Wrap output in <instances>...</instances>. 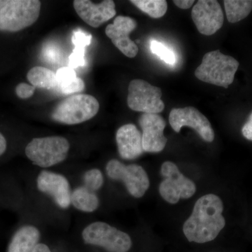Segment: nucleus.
<instances>
[{
  "label": "nucleus",
  "mask_w": 252,
  "mask_h": 252,
  "mask_svg": "<svg viewBox=\"0 0 252 252\" xmlns=\"http://www.w3.org/2000/svg\"><path fill=\"white\" fill-rule=\"evenodd\" d=\"M223 211V202L215 194H207L199 198L184 224L183 232L187 240L199 244L215 240L225 225Z\"/></svg>",
  "instance_id": "f257e3e1"
},
{
  "label": "nucleus",
  "mask_w": 252,
  "mask_h": 252,
  "mask_svg": "<svg viewBox=\"0 0 252 252\" xmlns=\"http://www.w3.org/2000/svg\"><path fill=\"white\" fill-rule=\"evenodd\" d=\"M239 62L220 51H211L204 56L201 64L195 71L199 80L228 89L234 81Z\"/></svg>",
  "instance_id": "f03ea898"
},
{
  "label": "nucleus",
  "mask_w": 252,
  "mask_h": 252,
  "mask_svg": "<svg viewBox=\"0 0 252 252\" xmlns=\"http://www.w3.org/2000/svg\"><path fill=\"white\" fill-rule=\"evenodd\" d=\"M99 109L98 101L94 96L77 94L60 102L53 111L51 117L61 124L75 125L90 120Z\"/></svg>",
  "instance_id": "7ed1b4c3"
},
{
  "label": "nucleus",
  "mask_w": 252,
  "mask_h": 252,
  "mask_svg": "<svg viewBox=\"0 0 252 252\" xmlns=\"http://www.w3.org/2000/svg\"><path fill=\"white\" fill-rule=\"evenodd\" d=\"M69 148V141L64 137H37L28 143L26 154L34 165L45 168L64 161L67 157Z\"/></svg>",
  "instance_id": "20e7f679"
},
{
  "label": "nucleus",
  "mask_w": 252,
  "mask_h": 252,
  "mask_svg": "<svg viewBox=\"0 0 252 252\" xmlns=\"http://www.w3.org/2000/svg\"><path fill=\"white\" fill-rule=\"evenodd\" d=\"M38 0H10L0 9V31L15 32L36 22L40 14Z\"/></svg>",
  "instance_id": "39448f33"
},
{
  "label": "nucleus",
  "mask_w": 252,
  "mask_h": 252,
  "mask_svg": "<svg viewBox=\"0 0 252 252\" xmlns=\"http://www.w3.org/2000/svg\"><path fill=\"white\" fill-rule=\"evenodd\" d=\"M82 238L84 243L100 247L108 252H127L132 245L127 233L102 221L87 225L83 230Z\"/></svg>",
  "instance_id": "423d86ee"
},
{
  "label": "nucleus",
  "mask_w": 252,
  "mask_h": 252,
  "mask_svg": "<svg viewBox=\"0 0 252 252\" xmlns=\"http://www.w3.org/2000/svg\"><path fill=\"white\" fill-rule=\"evenodd\" d=\"M160 172L164 180L159 187V193L167 203L176 204L181 198H190L196 191L193 182L182 175L173 162H164Z\"/></svg>",
  "instance_id": "0eeeda50"
},
{
  "label": "nucleus",
  "mask_w": 252,
  "mask_h": 252,
  "mask_svg": "<svg viewBox=\"0 0 252 252\" xmlns=\"http://www.w3.org/2000/svg\"><path fill=\"white\" fill-rule=\"evenodd\" d=\"M106 172L112 180L124 182L127 191L135 198H142L149 188L148 175L143 167L137 164L125 165L112 159L107 162Z\"/></svg>",
  "instance_id": "6e6552de"
},
{
  "label": "nucleus",
  "mask_w": 252,
  "mask_h": 252,
  "mask_svg": "<svg viewBox=\"0 0 252 252\" xmlns=\"http://www.w3.org/2000/svg\"><path fill=\"white\" fill-rule=\"evenodd\" d=\"M161 97L160 88L142 79H135L129 84L127 105L135 112L158 114L165 108Z\"/></svg>",
  "instance_id": "1a4fd4ad"
},
{
  "label": "nucleus",
  "mask_w": 252,
  "mask_h": 252,
  "mask_svg": "<svg viewBox=\"0 0 252 252\" xmlns=\"http://www.w3.org/2000/svg\"><path fill=\"white\" fill-rule=\"evenodd\" d=\"M169 123L176 132H180L184 126L192 127L207 142L215 140V132L211 124L202 113L193 107L172 109L169 116Z\"/></svg>",
  "instance_id": "9d476101"
},
{
  "label": "nucleus",
  "mask_w": 252,
  "mask_h": 252,
  "mask_svg": "<svg viewBox=\"0 0 252 252\" xmlns=\"http://www.w3.org/2000/svg\"><path fill=\"white\" fill-rule=\"evenodd\" d=\"M191 17L199 32L204 35L215 34L223 26V11L216 0H199L191 11Z\"/></svg>",
  "instance_id": "9b49d317"
},
{
  "label": "nucleus",
  "mask_w": 252,
  "mask_h": 252,
  "mask_svg": "<svg viewBox=\"0 0 252 252\" xmlns=\"http://www.w3.org/2000/svg\"><path fill=\"white\" fill-rule=\"evenodd\" d=\"M142 130V147L144 152L158 153L165 149L167 139L163 135L166 122L155 114H143L139 119Z\"/></svg>",
  "instance_id": "f8f14e48"
},
{
  "label": "nucleus",
  "mask_w": 252,
  "mask_h": 252,
  "mask_svg": "<svg viewBox=\"0 0 252 252\" xmlns=\"http://www.w3.org/2000/svg\"><path fill=\"white\" fill-rule=\"evenodd\" d=\"M38 190L50 195L58 206L67 209L71 205L70 185L64 176L51 171H42L36 179Z\"/></svg>",
  "instance_id": "ddd939ff"
},
{
  "label": "nucleus",
  "mask_w": 252,
  "mask_h": 252,
  "mask_svg": "<svg viewBox=\"0 0 252 252\" xmlns=\"http://www.w3.org/2000/svg\"><path fill=\"white\" fill-rule=\"evenodd\" d=\"M137 27L133 18L127 16H118L113 24L106 28L105 33L113 44L127 57L135 58L138 54V46L130 39V33Z\"/></svg>",
  "instance_id": "4468645a"
},
{
  "label": "nucleus",
  "mask_w": 252,
  "mask_h": 252,
  "mask_svg": "<svg viewBox=\"0 0 252 252\" xmlns=\"http://www.w3.org/2000/svg\"><path fill=\"white\" fill-rule=\"evenodd\" d=\"M73 5L78 16L94 28L99 27L117 14L115 3L112 0H104L99 4H94L89 0H75Z\"/></svg>",
  "instance_id": "2eb2a0df"
},
{
  "label": "nucleus",
  "mask_w": 252,
  "mask_h": 252,
  "mask_svg": "<svg viewBox=\"0 0 252 252\" xmlns=\"http://www.w3.org/2000/svg\"><path fill=\"white\" fill-rule=\"evenodd\" d=\"M116 140L119 155L123 159L134 160L144 152L142 133L133 124H126L119 127Z\"/></svg>",
  "instance_id": "dca6fc26"
},
{
  "label": "nucleus",
  "mask_w": 252,
  "mask_h": 252,
  "mask_svg": "<svg viewBox=\"0 0 252 252\" xmlns=\"http://www.w3.org/2000/svg\"><path fill=\"white\" fill-rule=\"evenodd\" d=\"M40 232L34 225L21 227L10 242L8 252H32L38 245Z\"/></svg>",
  "instance_id": "f3484780"
},
{
  "label": "nucleus",
  "mask_w": 252,
  "mask_h": 252,
  "mask_svg": "<svg viewBox=\"0 0 252 252\" xmlns=\"http://www.w3.org/2000/svg\"><path fill=\"white\" fill-rule=\"evenodd\" d=\"M71 203L79 211L90 213L98 208L99 201L94 192L83 186L73 190L71 195Z\"/></svg>",
  "instance_id": "a211bd4d"
},
{
  "label": "nucleus",
  "mask_w": 252,
  "mask_h": 252,
  "mask_svg": "<svg viewBox=\"0 0 252 252\" xmlns=\"http://www.w3.org/2000/svg\"><path fill=\"white\" fill-rule=\"evenodd\" d=\"M28 81L32 86L39 89H54L58 86L56 74L47 68L36 66L32 68L27 74Z\"/></svg>",
  "instance_id": "6ab92c4d"
},
{
  "label": "nucleus",
  "mask_w": 252,
  "mask_h": 252,
  "mask_svg": "<svg viewBox=\"0 0 252 252\" xmlns=\"http://www.w3.org/2000/svg\"><path fill=\"white\" fill-rule=\"evenodd\" d=\"M223 3L229 23H238L245 19L252 11V0H225Z\"/></svg>",
  "instance_id": "aec40b11"
},
{
  "label": "nucleus",
  "mask_w": 252,
  "mask_h": 252,
  "mask_svg": "<svg viewBox=\"0 0 252 252\" xmlns=\"http://www.w3.org/2000/svg\"><path fill=\"white\" fill-rule=\"evenodd\" d=\"M130 2L153 18H161L167 12L165 0H131Z\"/></svg>",
  "instance_id": "412c9836"
},
{
  "label": "nucleus",
  "mask_w": 252,
  "mask_h": 252,
  "mask_svg": "<svg viewBox=\"0 0 252 252\" xmlns=\"http://www.w3.org/2000/svg\"><path fill=\"white\" fill-rule=\"evenodd\" d=\"M84 187L91 191L94 192L101 189L104 184V177L102 172L98 169H91L84 175Z\"/></svg>",
  "instance_id": "4be33fe9"
},
{
  "label": "nucleus",
  "mask_w": 252,
  "mask_h": 252,
  "mask_svg": "<svg viewBox=\"0 0 252 252\" xmlns=\"http://www.w3.org/2000/svg\"><path fill=\"white\" fill-rule=\"evenodd\" d=\"M151 51L154 54L160 57L167 64H175V55L166 46L157 41H152L150 44Z\"/></svg>",
  "instance_id": "5701e85b"
},
{
  "label": "nucleus",
  "mask_w": 252,
  "mask_h": 252,
  "mask_svg": "<svg viewBox=\"0 0 252 252\" xmlns=\"http://www.w3.org/2000/svg\"><path fill=\"white\" fill-rule=\"evenodd\" d=\"M85 49L82 46L75 45L69 57V67L74 69L85 64Z\"/></svg>",
  "instance_id": "b1692460"
},
{
  "label": "nucleus",
  "mask_w": 252,
  "mask_h": 252,
  "mask_svg": "<svg viewBox=\"0 0 252 252\" xmlns=\"http://www.w3.org/2000/svg\"><path fill=\"white\" fill-rule=\"evenodd\" d=\"M61 92L64 94H75L81 92L85 89V84L84 81L79 77H76L72 80L68 81L65 84L59 86Z\"/></svg>",
  "instance_id": "393cba45"
},
{
  "label": "nucleus",
  "mask_w": 252,
  "mask_h": 252,
  "mask_svg": "<svg viewBox=\"0 0 252 252\" xmlns=\"http://www.w3.org/2000/svg\"><path fill=\"white\" fill-rule=\"evenodd\" d=\"M42 55L45 61L49 63H57L61 59V50L56 44L48 43L44 46Z\"/></svg>",
  "instance_id": "a878e982"
},
{
  "label": "nucleus",
  "mask_w": 252,
  "mask_h": 252,
  "mask_svg": "<svg viewBox=\"0 0 252 252\" xmlns=\"http://www.w3.org/2000/svg\"><path fill=\"white\" fill-rule=\"evenodd\" d=\"M56 77L58 86H61L75 79L77 77V74L74 69L68 66V67H63L58 69L56 73Z\"/></svg>",
  "instance_id": "bb28decb"
},
{
  "label": "nucleus",
  "mask_w": 252,
  "mask_h": 252,
  "mask_svg": "<svg viewBox=\"0 0 252 252\" xmlns=\"http://www.w3.org/2000/svg\"><path fill=\"white\" fill-rule=\"evenodd\" d=\"M35 91V87L26 83H21L16 87V94L21 99H28L32 97Z\"/></svg>",
  "instance_id": "cd10ccee"
},
{
  "label": "nucleus",
  "mask_w": 252,
  "mask_h": 252,
  "mask_svg": "<svg viewBox=\"0 0 252 252\" xmlns=\"http://www.w3.org/2000/svg\"><path fill=\"white\" fill-rule=\"evenodd\" d=\"M242 134L247 140L252 141V112L242 128Z\"/></svg>",
  "instance_id": "c85d7f7f"
},
{
  "label": "nucleus",
  "mask_w": 252,
  "mask_h": 252,
  "mask_svg": "<svg viewBox=\"0 0 252 252\" xmlns=\"http://www.w3.org/2000/svg\"><path fill=\"white\" fill-rule=\"evenodd\" d=\"M195 2L194 0H175L174 4L182 9H188Z\"/></svg>",
  "instance_id": "c756f323"
},
{
  "label": "nucleus",
  "mask_w": 252,
  "mask_h": 252,
  "mask_svg": "<svg viewBox=\"0 0 252 252\" xmlns=\"http://www.w3.org/2000/svg\"><path fill=\"white\" fill-rule=\"evenodd\" d=\"M7 143L4 136L0 132V157L6 152Z\"/></svg>",
  "instance_id": "7c9ffc66"
},
{
  "label": "nucleus",
  "mask_w": 252,
  "mask_h": 252,
  "mask_svg": "<svg viewBox=\"0 0 252 252\" xmlns=\"http://www.w3.org/2000/svg\"><path fill=\"white\" fill-rule=\"evenodd\" d=\"M32 252H51L47 245L39 243L34 248Z\"/></svg>",
  "instance_id": "2f4dec72"
},
{
  "label": "nucleus",
  "mask_w": 252,
  "mask_h": 252,
  "mask_svg": "<svg viewBox=\"0 0 252 252\" xmlns=\"http://www.w3.org/2000/svg\"><path fill=\"white\" fill-rule=\"evenodd\" d=\"M8 1H5V0H0V9H2L3 7L7 4Z\"/></svg>",
  "instance_id": "473e14b6"
}]
</instances>
